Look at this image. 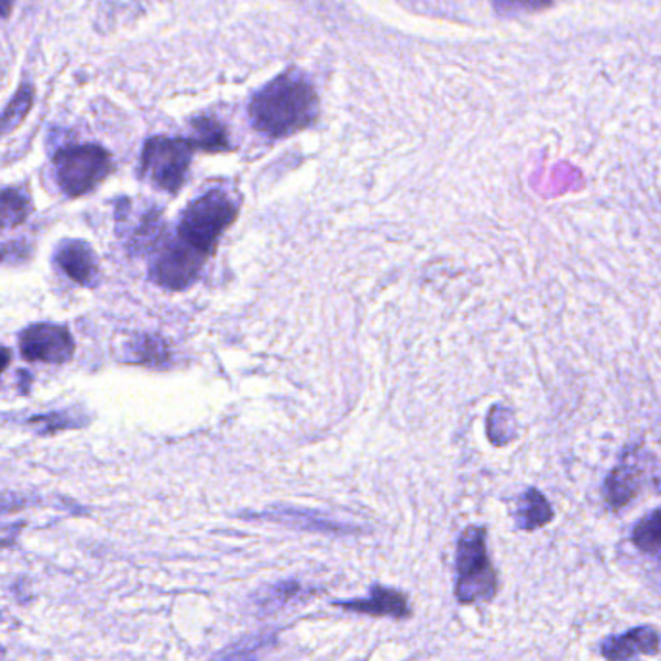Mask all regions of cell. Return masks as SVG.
<instances>
[{
    "mask_svg": "<svg viewBox=\"0 0 661 661\" xmlns=\"http://www.w3.org/2000/svg\"><path fill=\"white\" fill-rule=\"evenodd\" d=\"M247 114L252 126L263 136L272 140L295 136L318 120V91L302 70L288 68L255 91Z\"/></svg>",
    "mask_w": 661,
    "mask_h": 661,
    "instance_id": "obj_1",
    "label": "cell"
},
{
    "mask_svg": "<svg viewBox=\"0 0 661 661\" xmlns=\"http://www.w3.org/2000/svg\"><path fill=\"white\" fill-rule=\"evenodd\" d=\"M487 532L469 526L456 546V599L461 604L492 602L497 594V574L487 555Z\"/></svg>",
    "mask_w": 661,
    "mask_h": 661,
    "instance_id": "obj_2",
    "label": "cell"
},
{
    "mask_svg": "<svg viewBox=\"0 0 661 661\" xmlns=\"http://www.w3.org/2000/svg\"><path fill=\"white\" fill-rule=\"evenodd\" d=\"M236 217L239 208L224 191H208L184 211L178 223V240L208 257Z\"/></svg>",
    "mask_w": 661,
    "mask_h": 661,
    "instance_id": "obj_3",
    "label": "cell"
},
{
    "mask_svg": "<svg viewBox=\"0 0 661 661\" xmlns=\"http://www.w3.org/2000/svg\"><path fill=\"white\" fill-rule=\"evenodd\" d=\"M53 163L56 184L68 198H81L96 190L114 168L111 153L97 144L63 147L56 152Z\"/></svg>",
    "mask_w": 661,
    "mask_h": 661,
    "instance_id": "obj_4",
    "label": "cell"
},
{
    "mask_svg": "<svg viewBox=\"0 0 661 661\" xmlns=\"http://www.w3.org/2000/svg\"><path fill=\"white\" fill-rule=\"evenodd\" d=\"M194 152L190 137H150L142 150L140 173L155 188L176 194L188 176Z\"/></svg>",
    "mask_w": 661,
    "mask_h": 661,
    "instance_id": "obj_5",
    "label": "cell"
},
{
    "mask_svg": "<svg viewBox=\"0 0 661 661\" xmlns=\"http://www.w3.org/2000/svg\"><path fill=\"white\" fill-rule=\"evenodd\" d=\"M206 255L184 244L183 240H165L153 257L150 277L155 285L168 290H184L200 277Z\"/></svg>",
    "mask_w": 661,
    "mask_h": 661,
    "instance_id": "obj_6",
    "label": "cell"
},
{
    "mask_svg": "<svg viewBox=\"0 0 661 661\" xmlns=\"http://www.w3.org/2000/svg\"><path fill=\"white\" fill-rule=\"evenodd\" d=\"M650 456L642 443H630L623 449L617 464L607 474L604 482V502L612 510H623L642 489L646 464Z\"/></svg>",
    "mask_w": 661,
    "mask_h": 661,
    "instance_id": "obj_7",
    "label": "cell"
},
{
    "mask_svg": "<svg viewBox=\"0 0 661 661\" xmlns=\"http://www.w3.org/2000/svg\"><path fill=\"white\" fill-rule=\"evenodd\" d=\"M18 346L27 362L66 364L76 352V343L68 327L56 323H33L18 337Z\"/></svg>",
    "mask_w": 661,
    "mask_h": 661,
    "instance_id": "obj_8",
    "label": "cell"
},
{
    "mask_svg": "<svg viewBox=\"0 0 661 661\" xmlns=\"http://www.w3.org/2000/svg\"><path fill=\"white\" fill-rule=\"evenodd\" d=\"M55 262L60 272L80 287L93 288L99 285L101 269L93 247L80 239H66L56 246Z\"/></svg>",
    "mask_w": 661,
    "mask_h": 661,
    "instance_id": "obj_9",
    "label": "cell"
},
{
    "mask_svg": "<svg viewBox=\"0 0 661 661\" xmlns=\"http://www.w3.org/2000/svg\"><path fill=\"white\" fill-rule=\"evenodd\" d=\"M602 656L607 661H632L640 656H656L661 650V635L653 627H635L625 635L602 640Z\"/></svg>",
    "mask_w": 661,
    "mask_h": 661,
    "instance_id": "obj_10",
    "label": "cell"
},
{
    "mask_svg": "<svg viewBox=\"0 0 661 661\" xmlns=\"http://www.w3.org/2000/svg\"><path fill=\"white\" fill-rule=\"evenodd\" d=\"M335 606L341 607L344 612L372 615V617H393V619L410 617L407 596L397 590L385 588L379 584L372 586L367 598L343 599V602H335Z\"/></svg>",
    "mask_w": 661,
    "mask_h": 661,
    "instance_id": "obj_11",
    "label": "cell"
},
{
    "mask_svg": "<svg viewBox=\"0 0 661 661\" xmlns=\"http://www.w3.org/2000/svg\"><path fill=\"white\" fill-rule=\"evenodd\" d=\"M553 517H555L553 507L540 489L530 487V489H526L525 494L520 495L517 503V513H515V520H517L520 530L532 532V530L550 525Z\"/></svg>",
    "mask_w": 661,
    "mask_h": 661,
    "instance_id": "obj_12",
    "label": "cell"
},
{
    "mask_svg": "<svg viewBox=\"0 0 661 661\" xmlns=\"http://www.w3.org/2000/svg\"><path fill=\"white\" fill-rule=\"evenodd\" d=\"M275 642H277V635L272 630L255 632L227 646L209 661H260L263 653L273 648Z\"/></svg>",
    "mask_w": 661,
    "mask_h": 661,
    "instance_id": "obj_13",
    "label": "cell"
},
{
    "mask_svg": "<svg viewBox=\"0 0 661 661\" xmlns=\"http://www.w3.org/2000/svg\"><path fill=\"white\" fill-rule=\"evenodd\" d=\"M194 128V136L190 137L191 144L196 147V152L223 153L231 150L229 134L223 122H219L211 114H201L191 120Z\"/></svg>",
    "mask_w": 661,
    "mask_h": 661,
    "instance_id": "obj_14",
    "label": "cell"
},
{
    "mask_svg": "<svg viewBox=\"0 0 661 661\" xmlns=\"http://www.w3.org/2000/svg\"><path fill=\"white\" fill-rule=\"evenodd\" d=\"M33 213L32 200L18 188L0 190V231H10L24 224Z\"/></svg>",
    "mask_w": 661,
    "mask_h": 661,
    "instance_id": "obj_15",
    "label": "cell"
},
{
    "mask_svg": "<svg viewBox=\"0 0 661 661\" xmlns=\"http://www.w3.org/2000/svg\"><path fill=\"white\" fill-rule=\"evenodd\" d=\"M630 540L640 553L661 561V507L638 520Z\"/></svg>",
    "mask_w": 661,
    "mask_h": 661,
    "instance_id": "obj_16",
    "label": "cell"
},
{
    "mask_svg": "<svg viewBox=\"0 0 661 661\" xmlns=\"http://www.w3.org/2000/svg\"><path fill=\"white\" fill-rule=\"evenodd\" d=\"M302 592V584L296 581H283L269 584L267 588L260 590L254 596V606L262 614H273L287 606L290 599H295Z\"/></svg>",
    "mask_w": 661,
    "mask_h": 661,
    "instance_id": "obj_17",
    "label": "cell"
},
{
    "mask_svg": "<svg viewBox=\"0 0 661 661\" xmlns=\"http://www.w3.org/2000/svg\"><path fill=\"white\" fill-rule=\"evenodd\" d=\"M33 97H35V91H33L32 86L24 84L22 88L18 89L16 97L10 101L9 107L0 114V137L14 132L24 122L25 117L32 111Z\"/></svg>",
    "mask_w": 661,
    "mask_h": 661,
    "instance_id": "obj_18",
    "label": "cell"
},
{
    "mask_svg": "<svg viewBox=\"0 0 661 661\" xmlns=\"http://www.w3.org/2000/svg\"><path fill=\"white\" fill-rule=\"evenodd\" d=\"M130 360L134 364H150V366H159L168 362V346L161 337L140 335L132 344H128Z\"/></svg>",
    "mask_w": 661,
    "mask_h": 661,
    "instance_id": "obj_19",
    "label": "cell"
},
{
    "mask_svg": "<svg viewBox=\"0 0 661 661\" xmlns=\"http://www.w3.org/2000/svg\"><path fill=\"white\" fill-rule=\"evenodd\" d=\"M277 520L290 522L304 530H313V532H327V535H346L349 526L339 525L329 518L318 517V515H304L300 510H280Z\"/></svg>",
    "mask_w": 661,
    "mask_h": 661,
    "instance_id": "obj_20",
    "label": "cell"
},
{
    "mask_svg": "<svg viewBox=\"0 0 661 661\" xmlns=\"http://www.w3.org/2000/svg\"><path fill=\"white\" fill-rule=\"evenodd\" d=\"M553 0H494V9L497 14L509 16V14H532L550 9Z\"/></svg>",
    "mask_w": 661,
    "mask_h": 661,
    "instance_id": "obj_21",
    "label": "cell"
},
{
    "mask_svg": "<svg viewBox=\"0 0 661 661\" xmlns=\"http://www.w3.org/2000/svg\"><path fill=\"white\" fill-rule=\"evenodd\" d=\"M33 254L32 242L27 240H14L0 246V265H22Z\"/></svg>",
    "mask_w": 661,
    "mask_h": 661,
    "instance_id": "obj_22",
    "label": "cell"
},
{
    "mask_svg": "<svg viewBox=\"0 0 661 661\" xmlns=\"http://www.w3.org/2000/svg\"><path fill=\"white\" fill-rule=\"evenodd\" d=\"M32 423H43L41 433H55V431L66 430V428H74V426H76L73 418L60 415V412H56V415L53 416H40V418L32 420Z\"/></svg>",
    "mask_w": 661,
    "mask_h": 661,
    "instance_id": "obj_23",
    "label": "cell"
},
{
    "mask_svg": "<svg viewBox=\"0 0 661 661\" xmlns=\"http://www.w3.org/2000/svg\"><path fill=\"white\" fill-rule=\"evenodd\" d=\"M10 360H12V351L7 346H0V375L7 372V367L10 366Z\"/></svg>",
    "mask_w": 661,
    "mask_h": 661,
    "instance_id": "obj_24",
    "label": "cell"
},
{
    "mask_svg": "<svg viewBox=\"0 0 661 661\" xmlns=\"http://www.w3.org/2000/svg\"><path fill=\"white\" fill-rule=\"evenodd\" d=\"M14 2H16V0H0V18H4V20H7V18L12 14Z\"/></svg>",
    "mask_w": 661,
    "mask_h": 661,
    "instance_id": "obj_25",
    "label": "cell"
}]
</instances>
